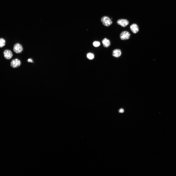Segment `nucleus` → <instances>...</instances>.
Returning <instances> with one entry per match:
<instances>
[{
	"mask_svg": "<svg viewBox=\"0 0 176 176\" xmlns=\"http://www.w3.org/2000/svg\"><path fill=\"white\" fill-rule=\"evenodd\" d=\"M117 24L122 27H125L129 24V21L126 19H120L117 20Z\"/></svg>",
	"mask_w": 176,
	"mask_h": 176,
	"instance_id": "4",
	"label": "nucleus"
},
{
	"mask_svg": "<svg viewBox=\"0 0 176 176\" xmlns=\"http://www.w3.org/2000/svg\"><path fill=\"white\" fill-rule=\"evenodd\" d=\"M87 58L90 60L93 59L94 57V54L91 53H88L87 55Z\"/></svg>",
	"mask_w": 176,
	"mask_h": 176,
	"instance_id": "10",
	"label": "nucleus"
},
{
	"mask_svg": "<svg viewBox=\"0 0 176 176\" xmlns=\"http://www.w3.org/2000/svg\"><path fill=\"white\" fill-rule=\"evenodd\" d=\"M13 50L16 53H20L23 50V48L22 45L19 43H17L14 46Z\"/></svg>",
	"mask_w": 176,
	"mask_h": 176,
	"instance_id": "3",
	"label": "nucleus"
},
{
	"mask_svg": "<svg viewBox=\"0 0 176 176\" xmlns=\"http://www.w3.org/2000/svg\"><path fill=\"white\" fill-rule=\"evenodd\" d=\"M3 55L5 58L7 59H11L13 56L11 51L9 50H6L3 52Z\"/></svg>",
	"mask_w": 176,
	"mask_h": 176,
	"instance_id": "7",
	"label": "nucleus"
},
{
	"mask_svg": "<svg viewBox=\"0 0 176 176\" xmlns=\"http://www.w3.org/2000/svg\"><path fill=\"white\" fill-rule=\"evenodd\" d=\"M28 62H33V60L31 58H30L28 59Z\"/></svg>",
	"mask_w": 176,
	"mask_h": 176,
	"instance_id": "14",
	"label": "nucleus"
},
{
	"mask_svg": "<svg viewBox=\"0 0 176 176\" xmlns=\"http://www.w3.org/2000/svg\"><path fill=\"white\" fill-rule=\"evenodd\" d=\"M21 64V63L20 60L17 59H15L11 61V66L12 68H15L19 66Z\"/></svg>",
	"mask_w": 176,
	"mask_h": 176,
	"instance_id": "5",
	"label": "nucleus"
},
{
	"mask_svg": "<svg viewBox=\"0 0 176 176\" xmlns=\"http://www.w3.org/2000/svg\"><path fill=\"white\" fill-rule=\"evenodd\" d=\"M93 44L94 46L97 47L99 46L100 45V43L99 41H95L93 42Z\"/></svg>",
	"mask_w": 176,
	"mask_h": 176,
	"instance_id": "12",
	"label": "nucleus"
},
{
	"mask_svg": "<svg viewBox=\"0 0 176 176\" xmlns=\"http://www.w3.org/2000/svg\"><path fill=\"white\" fill-rule=\"evenodd\" d=\"M130 30L134 33L135 34L138 32L139 31V28L138 25L136 23L132 24L130 26Z\"/></svg>",
	"mask_w": 176,
	"mask_h": 176,
	"instance_id": "6",
	"label": "nucleus"
},
{
	"mask_svg": "<svg viewBox=\"0 0 176 176\" xmlns=\"http://www.w3.org/2000/svg\"><path fill=\"white\" fill-rule=\"evenodd\" d=\"M124 111V110L122 109H120L119 110V112L120 113H122Z\"/></svg>",
	"mask_w": 176,
	"mask_h": 176,
	"instance_id": "13",
	"label": "nucleus"
},
{
	"mask_svg": "<svg viewBox=\"0 0 176 176\" xmlns=\"http://www.w3.org/2000/svg\"><path fill=\"white\" fill-rule=\"evenodd\" d=\"M130 36L131 34L129 32L127 31H124L120 33V37L121 40H125L129 39Z\"/></svg>",
	"mask_w": 176,
	"mask_h": 176,
	"instance_id": "2",
	"label": "nucleus"
},
{
	"mask_svg": "<svg viewBox=\"0 0 176 176\" xmlns=\"http://www.w3.org/2000/svg\"><path fill=\"white\" fill-rule=\"evenodd\" d=\"M102 42L103 46L105 47H108L110 45V40L106 38L102 40Z\"/></svg>",
	"mask_w": 176,
	"mask_h": 176,
	"instance_id": "9",
	"label": "nucleus"
},
{
	"mask_svg": "<svg viewBox=\"0 0 176 176\" xmlns=\"http://www.w3.org/2000/svg\"><path fill=\"white\" fill-rule=\"evenodd\" d=\"M5 44V41L4 39L0 38V47L1 48L4 46Z\"/></svg>",
	"mask_w": 176,
	"mask_h": 176,
	"instance_id": "11",
	"label": "nucleus"
},
{
	"mask_svg": "<svg viewBox=\"0 0 176 176\" xmlns=\"http://www.w3.org/2000/svg\"><path fill=\"white\" fill-rule=\"evenodd\" d=\"M122 52L121 50L119 49L114 50L112 52V55L116 58H118L121 55Z\"/></svg>",
	"mask_w": 176,
	"mask_h": 176,
	"instance_id": "8",
	"label": "nucleus"
},
{
	"mask_svg": "<svg viewBox=\"0 0 176 176\" xmlns=\"http://www.w3.org/2000/svg\"><path fill=\"white\" fill-rule=\"evenodd\" d=\"M101 21L103 25L106 27H108L111 25L112 22L109 17L105 16L102 17Z\"/></svg>",
	"mask_w": 176,
	"mask_h": 176,
	"instance_id": "1",
	"label": "nucleus"
}]
</instances>
